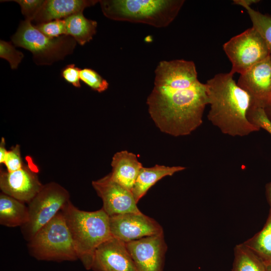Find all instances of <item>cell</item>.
I'll return each mask as SVG.
<instances>
[{
	"instance_id": "17",
	"label": "cell",
	"mask_w": 271,
	"mask_h": 271,
	"mask_svg": "<svg viewBox=\"0 0 271 271\" xmlns=\"http://www.w3.org/2000/svg\"><path fill=\"white\" fill-rule=\"evenodd\" d=\"M184 169L185 167L182 166L169 167L159 165L150 168L143 167L131 190L137 203L162 178L166 176H171L175 173Z\"/></svg>"
},
{
	"instance_id": "8",
	"label": "cell",
	"mask_w": 271,
	"mask_h": 271,
	"mask_svg": "<svg viewBox=\"0 0 271 271\" xmlns=\"http://www.w3.org/2000/svg\"><path fill=\"white\" fill-rule=\"evenodd\" d=\"M223 48L231 63L230 73L233 75L243 74L270 56L264 40L253 27L231 38Z\"/></svg>"
},
{
	"instance_id": "7",
	"label": "cell",
	"mask_w": 271,
	"mask_h": 271,
	"mask_svg": "<svg viewBox=\"0 0 271 271\" xmlns=\"http://www.w3.org/2000/svg\"><path fill=\"white\" fill-rule=\"evenodd\" d=\"M70 201L68 191L58 183L52 182L43 185L28 203L29 220L21 227L24 238L28 242L30 241Z\"/></svg>"
},
{
	"instance_id": "3",
	"label": "cell",
	"mask_w": 271,
	"mask_h": 271,
	"mask_svg": "<svg viewBox=\"0 0 271 271\" xmlns=\"http://www.w3.org/2000/svg\"><path fill=\"white\" fill-rule=\"evenodd\" d=\"M71 233L78 259L91 269L96 249L111 237L109 217L101 208L94 211L79 209L70 201L61 210Z\"/></svg>"
},
{
	"instance_id": "2",
	"label": "cell",
	"mask_w": 271,
	"mask_h": 271,
	"mask_svg": "<svg viewBox=\"0 0 271 271\" xmlns=\"http://www.w3.org/2000/svg\"><path fill=\"white\" fill-rule=\"evenodd\" d=\"M206 84L210 105L208 119L223 133L244 137L260 129L247 118L251 97L237 85L232 74H217Z\"/></svg>"
},
{
	"instance_id": "26",
	"label": "cell",
	"mask_w": 271,
	"mask_h": 271,
	"mask_svg": "<svg viewBox=\"0 0 271 271\" xmlns=\"http://www.w3.org/2000/svg\"><path fill=\"white\" fill-rule=\"evenodd\" d=\"M247 118L250 122L271 134V122L267 118L264 108L251 105L247 113Z\"/></svg>"
},
{
	"instance_id": "33",
	"label": "cell",
	"mask_w": 271,
	"mask_h": 271,
	"mask_svg": "<svg viewBox=\"0 0 271 271\" xmlns=\"http://www.w3.org/2000/svg\"><path fill=\"white\" fill-rule=\"evenodd\" d=\"M264 110L267 118L271 122V104L264 107Z\"/></svg>"
},
{
	"instance_id": "24",
	"label": "cell",
	"mask_w": 271,
	"mask_h": 271,
	"mask_svg": "<svg viewBox=\"0 0 271 271\" xmlns=\"http://www.w3.org/2000/svg\"><path fill=\"white\" fill-rule=\"evenodd\" d=\"M0 57L8 61L12 69H16L23 59L24 54L17 50L11 42L1 40Z\"/></svg>"
},
{
	"instance_id": "30",
	"label": "cell",
	"mask_w": 271,
	"mask_h": 271,
	"mask_svg": "<svg viewBox=\"0 0 271 271\" xmlns=\"http://www.w3.org/2000/svg\"><path fill=\"white\" fill-rule=\"evenodd\" d=\"M6 148V142L4 138H2L0 143V164H4L7 152Z\"/></svg>"
},
{
	"instance_id": "31",
	"label": "cell",
	"mask_w": 271,
	"mask_h": 271,
	"mask_svg": "<svg viewBox=\"0 0 271 271\" xmlns=\"http://www.w3.org/2000/svg\"><path fill=\"white\" fill-rule=\"evenodd\" d=\"M260 2L258 0H234L233 3L235 5H239L244 8L245 7H250V6L253 4H256Z\"/></svg>"
},
{
	"instance_id": "20",
	"label": "cell",
	"mask_w": 271,
	"mask_h": 271,
	"mask_svg": "<svg viewBox=\"0 0 271 271\" xmlns=\"http://www.w3.org/2000/svg\"><path fill=\"white\" fill-rule=\"evenodd\" d=\"M243 244L254 252L265 265L271 264V211L262 229Z\"/></svg>"
},
{
	"instance_id": "1",
	"label": "cell",
	"mask_w": 271,
	"mask_h": 271,
	"mask_svg": "<svg viewBox=\"0 0 271 271\" xmlns=\"http://www.w3.org/2000/svg\"><path fill=\"white\" fill-rule=\"evenodd\" d=\"M155 73L147 101L151 118L163 132L175 137L190 134L202 123L208 104L206 84L198 80L194 63L162 61Z\"/></svg>"
},
{
	"instance_id": "23",
	"label": "cell",
	"mask_w": 271,
	"mask_h": 271,
	"mask_svg": "<svg viewBox=\"0 0 271 271\" xmlns=\"http://www.w3.org/2000/svg\"><path fill=\"white\" fill-rule=\"evenodd\" d=\"M80 79L91 89L98 92H103L108 87V82L91 68L80 69Z\"/></svg>"
},
{
	"instance_id": "34",
	"label": "cell",
	"mask_w": 271,
	"mask_h": 271,
	"mask_svg": "<svg viewBox=\"0 0 271 271\" xmlns=\"http://www.w3.org/2000/svg\"><path fill=\"white\" fill-rule=\"evenodd\" d=\"M266 271H271V264L266 265Z\"/></svg>"
},
{
	"instance_id": "29",
	"label": "cell",
	"mask_w": 271,
	"mask_h": 271,
	"mask_svg": "<svg viewBox=\"0 0 271 271\" xmlns=\"http://www.w3.org/2000/svg\"><path fill=\"white\" fill-rule=\"evenodd\" d=\"M80 71V69L74 64H70L62 69L61 75L67 82L75 87L79 88L81 87Z\"/></svg>"
},
{
	"instance_id": "11",
	"label": "cell",
	"mask_w": 271,
	"mask_h": 271,
	"mask_svg": "<svg viewBox=\"0 0 271 271\" xmlns=\"http://www.w3.org/2000/svg\"><path fill=\"white\" fill-rule=\"evenodd\" d=\"M138 271H163L168 249L164 233L125 243Z\"/></svg>"
},
{
	"instance_id": "18",
	"label": "cell",
	"mask_w": 271,
	"mask_h": 271,
	"mask_svg": "<svg viewBox=\"0 0 271 271\" xmlns=\"http://www.w3.org/2000/svg\"><path fill=\"white\" fill-rule=\"evenodd\" d=\"M25 202L3 193L0 194V224L22 227L29 220V210Z\"/></svg>"
},
{
	"instance_id": "10",
	"label": "cell",
	"mask_w": 271,
	"mask_h": 271,
	"mask_svg": "<svg viewBox=\"0 0 271 271\" xmlns=\"http://www.w3.org/2000/svg\"><path fill=\"white\" fill-rule=\"evenodd\" d=\"M92 185L102 201V209L109 217L142 212L132 192L113 181L109 174L93 181Z\"/></svg>"
},
{
	"instance_id": "13",
	"label": "cell",
	"mask_w": 271,
	"mask_h": 271,
	"mask_svg": "<svg viewBox=\"0 0 271 271\" xmlns=\"http://www.w3.org/2000/svg\"><path fill=\"white\" fill-rule=\"evenodd\" d=\"M43 186L36 172L30 166L24 165L21 169L11 172L1 171L2 193L23 202L28 204Z\"/></svg>"
},
{
	"instance_id": "16",
	"label": "cell",
	"mask_w": 271,
	"mask_h": 271,
	"mask_svg": "<svg viewBox=\"0 0 271 271\" xmlns=\"http://www.w3.org/2000/svg\"><path fill=\"white\" fill-rule=\"evenodd\" d=\"M111 178L131 191L141 168L143 167L136 156L127 151L116 153L112 157Z\"/></svg>"
},
{
	"instance_id": "4",
	"label": "cell",
	"mask_w": 271,
	"mask_h": 271,
	"mask_svg": "<svg viewBox=\"0 0 271 271\" xmlns=\"http://www.w3.org/2000/svg\"><path fill=\"white\" fill-rule=\"evenodd\" d=\"M184 2V0L99 1L101 11L108 19L146 24L157 28L170 24Z\"/></svg>"
},
{
	"instance_id": "14",
	"label": "cell",
	"mask_w": 271,
	"mask_h": 271,
	"mask_svg": "<svg viewBox=\"0 0 271 271\" xmlns=\"http://www.w3.org/2000/svg\"><path fill=\"white\" fill-rule=\"evenodd\" d=\"M91 269L93 271H138L125 243L111 237L96 249Z\"/></svg>"
},
{
	"instance_id": "6",
	"label": "cell",
	"mask_w": 271,
	"mask_h": 271,
	"mask_svg": "<svg viewBox=\"0 0 271 271\" xmlns=\"http://www.w3.org/2000/svg\"><path fill=\"white\" fill-rule=\"evenodd\" d=\"M12 41L16 46L30 51L34 62L39 65H51L63 59L73 53L77 43L68 35L49 38L26 20L21 22Z\"/></svg>"
},
{
	"instance_id": "5",
	"label": "cell",
	"mask_w": 271,
	"mask_h": 271,
	"mask_svg": "<svg viewBox=\"0 0 271 271\" xmlns=\"http://www.w3.org/2000/svg\"><path fill=\"white\" fill-rule=\"evenodd\" d=\"M30 254L39 260L63 261L78 259L72 236L60 211L28 241Z\"/></svg>"
},
{
	"instance_id": "32",
	"label": "cell",
	"mask_w": 271,
	"mask_h": 271,
	"mask_svg": "<svg viewBox=\"0 0 271 271\" xmlns=\"http://www.w3.org/2000/svg\"><path fill=\"white\" fill-rule=\"evenodd\" d=\"M265 189L267 200L270 206V210L271 211V182L266 184Z\"/></svg>"
},
{
	"instance_id": "27",
	"label": "cell",
	"mask_w": 271,
	"mask_h": 271,
	"mask_svg": "<svg viewBox=\"0 0 271 271\" xmlns=\"http://www.w3.org/2000/svg\"><path fill=\"white\" fill-rule=\"evenodd\" d=\"M21 7L22 14L25 20L32 23L45 3L43 0H15Z\"/></svg>"
},
{
	"instance_id": "21",
	"label": "cell",
	"mask_w": 271,
	"mask_h": 271,
	"mask_svg": "<svg viewBox=\"0 0 271 271\" xmlns=\"http://www.w3.org/2000/svg\"><path fill=\"white\" fill-rule=\"evenodd\" d=\"M231 271H266V265L243 243L234 248V259Z\"/></svg>"
},
{
	"instance_id": "15",
	"label": "cell",
	"mask_w": 271,
	"mask_h": 271,
	"mask_svg": "<svg viewBox=\"0 0 271 271\" xmlns=\"http://www.w3.org/2000/svg\"><path fill=\"white\" fill-rule=\"evenodd\" d=\"M98 0H47L33 22L36 25L55 20L64 19L74 14L83 12Z\"/></svg>"
},
{
	"instance_id": "28",
	"label": "cell",
	"mask_w": 271,
	"mask_h": 271,
	"mask_svg": "<svg viewBox=\"0 0 271 271\" xmlns=\"http://www.w3.org/2000/svg\"><path fill=\"white\" fill-rule=\"evenodd\" d=\"M4 164L6 167V171L10 172L18 170L24 166L19 145L17 144L8 150Z\"/></svg>"
},
{
	"instance_id": "25",
	"label": "cell",
	"mask_w": 271,
	"mask_h": 271,
	"mask_svg": "<svg viewBox=\"0 0 271 271\" xmlns=\"http://www.w3.org/2000/svg\"><path fill=\"white\" fill-rule=\"evenodd\" d=\"M34 26L42 34L50 38L66 35L65 23L64 19L53 20Z\"/></svg>"
},
{
	"instance_id": "12",
	"label": "cell",
	"mask_w": 271,
	"mask_h": 271,
	"mask_svg": "<svg viewBox=\"0 0 271 271\" xmlns=\"http://www.w3.org/2000/svg\"><path fill=\"white\" fill-rule=\"evenodd\" d=\"M237 84L250 96L251 105L264 108L271 104L270 56L240 74Z\"/></svg>"
},
{
	"instance_id": "22",
	"label": "cell",
	"mask_w": 271,
	"mask_h": 271,
	"mask_svg": "<svg viewBox=\"0 0 271 271\" xmlns=\"http://www.w3.org/2000/svg\"><path fill=\"white\" fill-rule=\"evenodd\" d=\"M254 27L264 40L271 57V16L262 14L251 7L244 8Z\"/></svg>"
},
{
	"instance_id": "9",
	"label": "cell",
	"mask_w": 271,
	"mask_h": 271,
	"mask_svg": "<svg viewBox=\"0 0 271 271\" xmlns=\"http://www.w3.org/2000/svg\"><path fill=\"white\" fill-rule=\"evenodd\" d=\"M111 236L125 243L164 233L162 226L141 213H128L109 217Z\"/></svg>"
},
{
	"instance_id": "19",
	"label": "cell",
	"mask_w": 271,
	"mask_h": 271,
	"mask_svg": "<svg viewBox=\"0 0 271 271\" xmlns=\"http://www.w3.org/2000/svg\"><path fill=\"white\" fill-rule=\"evenodd\" d=\"M64 20L66 35L72 37L80 45L91 41L96 33L97 22L85 17L83 12L74 14Z\"/></svg>"
}]
</instances>
